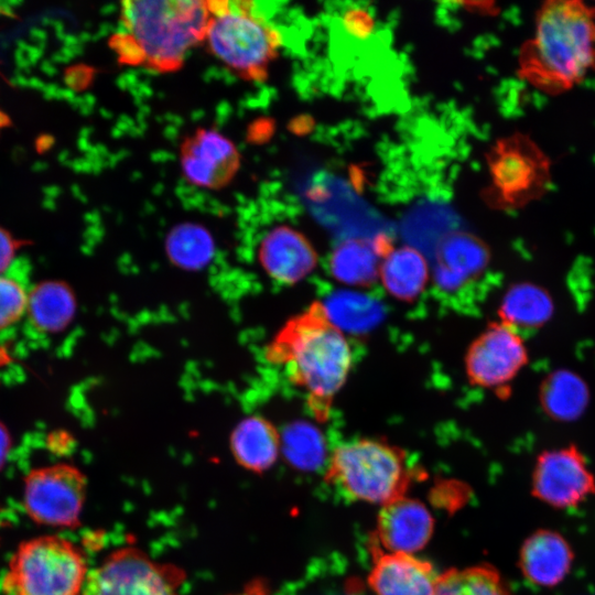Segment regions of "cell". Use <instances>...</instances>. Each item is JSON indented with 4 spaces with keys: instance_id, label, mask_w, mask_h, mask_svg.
I'll return each mask as SVG.
<instances>
[{
    "instance_id": "obj_5",
    "label": "cell",
    "mask_w": 595,
    "mask_h": 595,
    "mask_svg": "<svg viewBox=\"0 0 595 595\" xmlns=\"http://www.w3.org/2000/svg\"><path fill=\"white\" fill-rule=\"evenodd\" d=\"M251 2L212 1L213 17L204 43L238 77L267 79L281 47L279 31L251 9Z\"/></svg>"
},
{
    "instance_id": "obj_15",
    "label": "cell",
    "mask_w": 595,
    "mask_h": 595,
    "mask_svg": "<svg viewBox=\"0 0 595 595\" xmlns=\"http://www.w3.org/2000/svg\"><path fill=\"white\" fill-rule=\"evenodd\" d=\"M440 573L414 554L375 548L368 585L375 595H433Z\"/></svg>"
},
{
    "instance_id": "obj_23",
    "label": "cell",
    "mask_w": 595,
    "mask_h": 595,
    "mask_svg": "<svg viewBox=\"0 0 595 595\" xmlns=\"http://www.w3.org/2000/svg\"><path fill=\"white\" fill-rule=\"evenodd\" d=\"M489 249L478 237L465 232L450 234L439 249V261L443 271L456 273L461 282L479 275L489 263ZM458 282V281H457Z\"/></svg>"
},
{
    "instance_id": "obj_31",
    "label": "cell",
    "mask_w": 595,
    "mask_h": 595,
    "mask_svg": "<svg viewBox=\"0 0 595 595\" xmlns=\"http://www.w3.org/2000/svg\"><path fill=\"white\" fill-rule=\"evenodd\" d=\"M235 595H271L262 582H251L241 592Z\"/></svg>"
},
{
    "instance_id": "obj_11",
    "label": "cell",
    "mask_w": 595,
    "mask_h": 595,
    "mask_svg": "<svg viewBox=\"0 0 595 595\" xmlns=\"http://www.w3.org/2000/svg\"><path fill=\"white\" fill-rule=\"evenodd\" d=\"M531 493L549 507L572 509L595 494V477L577 446L544 450L533 465Z\"/></svg>"
},
{
    "instance_id": "obj_13",
    "label": "cell",
    "mask_w": 595,
    "mask_h": 595,
    "mask_svg": "<svg viewBox=\"0 0 595 595\" xmlns=\"http://www.w3.org/2000/svg\"><path fill=\"white\" fill-rule=\"evenodd\" d=\"M257 258L269 278L284 285L303 281L318 263V255L310 239L289 225L275 226L263 235Z\"/></svg>"
},
{
    "instance_id": "obj_30",
    "label": "cell",
    "mask_w": 595,
    "mask_h": 595,
    "mask_svg": "<svg viewBox=\"0 0 595 595\" xmlns=\"http://www.w3.org/2000/svg\"><path fill=\"white\" fill-rule=\"evenodd\" d=\"M12 440L8 429L0 421V469L3 467L10 452Z\"/></svg>"
},
{
    "instance_id": "obj_14",
    "label": "cell",
    "mask_w": 595,
    "mask_h": 595,
    "mask_svg": "<svg viewBox=\"0 0 595 595\" xmlns=\"http://www.w3.org/2000/svg\"><path fill=\"white\" fill-rule=\"evenodd\" d=\"M376 528L380 550L415 554L431 539L434 519L423 502L404 495L381 506Z\"/></svg>"
},
{
    "instance_id": "obj_9",
    "label": "cell",
    "mask_w": 595,
    "mask_h": 595,
    "mask_svg": "<svg viewBox=\"0 0 595 595\" xmlns=\"http://www.w3.org/2000/svg\"><path fill=\"white\" fill-rule=\"evenodd\" d=\"M181 575L134 548H122L88 572L80 595H180Z\"/></svg>"
},
{
    "instance_id": "obj_4",
    "label": "cell",
    "mask_w": 595,
    "mask_h": 595,
    "mask_svg": "<svg viewBox=\"0 0 595 595\" xmlns=\"http://www.w3.org/2000/svg\"><path fill=\"white\" fill-rule=\"evenodd\" d=\"M325 477L347 498L381 507L404 496L411 476L403 450L359 437L333 450Z\"/></svg>"
},
{
    "instance_id": "obj_27",
    "label": "cell",
    "mask_w": 595,
    "mask_h": 595,
    "mask_svg": "<svg viewBox=\"0 0 595 595\" xmlns=\"http://www.w3.org/2000/svg\"><path fill=\"white\" fill-rule=\"evenodd\" d=\"M28 296L15 281L0 278V329L15 323L26 310Z\"/></svg>"
},
{
    "instance_id": "obj_29",
    "label": "cell",
    "mask_w": 595,
    "mask_h": 595,
    "mask_svg": "<svg viewBox=\"0 0 595 595\" xmlns=\"http://www.w3.org/2000/svg\"><path fill=\"white\" fill-rule=\"evenodd\" d=\"M30 244V240L19 239L0 226V273L11 264L17 252Z\"/></svg>"
},
{
    "instance_id": "obj_10",
    "label": "cell",
    "mask_w": 595,
    "mask_h": 595,
    "mask_svg": "<svg viewBox=\"0 0 595 595\" xmlns=\"http://www.w3.org/2000/svg\"><path fill=\"white\" fill-rule=\"evenodd\" d=\"M85 475L61 463L32 469L24 479L23 506L29 517L52 527L78 524L86 497Z\"/></svg>"
},
{
    "instance_id": "obj_7",
    "label": "cell",
    "mask_w": 595,
    "mask_h": 595,
    "mask_svg": "<svg viewBox=\"0 0 595 595\" xmlns=\"http://www.w3.org/2000/svg\"><path fill=\"white\" fill-rule=\"evenodd\" d=\"M489 186L485 196L498 209L513 210L539 199L551 185V161L528 136L499 139L487 154Z\"/></svg>"
},
{
    "instance_id": "obj_22",
    "label": "cell",
    "mask_w": 595,
    "mask_h": 595,
    "mask_svg": "<svg viewBox=\"0 0 595 595\" xmlns=\"http://www.w3.org/2000/svg\"><path fill=\"white\" fill-rule=\"evenodd\" d=\"M31 323L41 332L58 333L65 329L76 312L73 289L63 281L39 283L28 296Z\"/></svg>"
},
{
    "instance_id": "obj_18",
    "label": "cell",
    "mask_w": 595,
    "mask_h": 595,
    "mask_svg": "<svg viewBox=\"0 0 595 595\" xmlns=\"http://www.w3.org/2000/svg\"><path fill=\"white\" fill-rule=\"evenodd\" d=\"M392 248L386 235L372 241L361 238L347 239L338 245L329 260V270L339 282L369 285L379 279L380 263Z\"/></svg>"
},
{
    "instance_id": "obj_25",
    "label": "cell",
    "mask_w": 595,
    "mask_h": 595,
    "mask_svg": "<svg viewBox=\"0 0 595 595\" xmlns=\"http://www.w3.org/2000/svg\"><path fill=\"white\" fill-rule=\"evenodd\" d=\"M433 595H511L500 573L488 564L441 573Z\"/></svg>"
},
{
    "instance_id": "obj_1",
    "label": "cell",
    "mask_w": 595,
    "mask_h": 595,
    "mask_svg": "<svg viewBox=\"0 0 595 595\" xmlns=\"http://www.w3.org/2000/svg\"><path fill=\"white\" fill-rule=\"evenodd\" d=\"M264 357L304 392L314 418L326 422L351 370L353 349L325 303L313 301L290 317L268 343Z\"/></svg>"
},
{
    "instance_id": "obj_16",
    "label": "cell",
    "mask_w": 595,
    "mask_h": 595,
    "mask_svg": "<svg viewBox=\"0 0 595 595\" xmlns=\"http://www.w3.org/2000/svg\"><path fill=\"white\" fill-rule=\"evenodd\" d=\"M574 553L566 539L551 529H539L527 537L519 551V569L534 586L552 588L570 574Z\"/></svg>"
},
{
    "instance_id": "obj_20",
    "label": "cell",
    "mask_w": 595,
    "mask_h": 595,
    "mask_svg": "<svg viewBox=\"0 0 595 595\" xmlns=\"http://www.w3.org/2000/svg\"><path fill=\"white\" fill-rule=\"evenodd\" d=\"M554 304L549 291L532 282L511 285L499 304V321L522 334L545 325L553 315Z\"/></svg>"
},
{
    "instance_id": "obj_17",
    "label": "cell",
    "mask_w": 595,
    "mask_h": 595,
    "mask_svg": "<svg viewBox=\"0 0 595 595\" xmlns=\"http://www.w3.org/2000/svg\"><path fill=\"white\" fill-rule=\"evenodd\" d=\"M235 461L253 473H262L274 465L282 445L281 433L267 418L252 414L244 418L229 439Z\"/></svg>"
},
{
    "instance_id": "obj_19",
    "label": "cell",
    "mask_w": 595,
    "mask_h": 595,
    "mask_svg": "<svg viewBox=\"0 0 595 595\" xmlns=\"http://www.w3.org/2000/svg\"><path fill=\"white\" fill-rule=\"evenodd\" d=\"M378 280L393 299L407 303L413 302L428 286L429 262L414 247H393L381 260Z\"/></svg>"
},
{
    "instance_id": "obj_21",
    "label": "cell",
    "mask_w": 595,
    "mask_h": 595,
    "mask_svg": "<svg viewBox=\"0 0 595 595\" xmlns=\"http://www.w3.org/2000/svg\"><path fill=\"white\" fill-rule=\"evenodd\" d=\"M589 391L576 372L559 369L550 372L539 388L540 407L545 415L558 422H572L588 404Z\"/></svg>"
},
{
    "instance_id": "obj_24",
    "label": "cell",
    "mask_w": 595,
    "mask_h": 595,
    "mask_svg": "<svg viewBox=\"0 0 595 595\" xmlns=\"http://www.w3.org/2000/svg\"><path fill=\"white\" fill-rule=\"evenodd\" d=\"M164 248L173 264L196 270L210 261L215 252V242L207 228L201 224L183 221L169 231Z\"/></svg>"
},
{
    "instance_id": "obj_12",
    "label": "cell",
    "mask_w": 595,
    "mask_h": 595,
    "mask_svg": "<svg viewBox=\"0 0 595 595\" xmlns=\"http://www.w3.org/2000/svg\"><path fill=\"white\" fill-rule=\"evenodd\" d=\"M241 165L235 142L213 127H201L180 145L183 177L196 187L218 191L231 183Z\"/></svg>"
},
{
    "instance_id": "obj_26",
    "label": "cell",
    "mask_w": 595,
    "mask_h": 595,
    "mask_svg": "<svg viewBox=\"0 0 595 595\" xmlns=\"http://www.w3.org/2000/svg\"><path fill=\"white\" fill-rule=\"evenodd\" d=\"M281 452L295 467L314 468L323 456L322 442L311 430L296 425L281 434Z\"/></svg>"
},
{
    "instance_id": "obj_28",
    "label": "cell",
    "mask_w": 595,
    "mask_h": 595,
    "mask_svg": "<svg viewBox=\"0 0 595 595\" xmlns=\"http://www.w3.org/2000/svg\"><path fill=\"white\" fill-rule=\"evenodd\" d=\"M342 25L349 35L365 40L374 32L375 20L364 8H349L342 17Z\"/></svg>"
},
{
    "instance_id": "obj_3",
    "label": "cell",
    "mask_w": 595,
    "mask_h": 595,
    "mask_svg": "<svg viewBox=\"0 0 595 595\" xmlns=\"http://www.w3.org/2000/svg\"><path fill=\"white\" fill-rule=\"evenodd\" d=\"M212 1L127 0L120 3L123 33L111 44L120 60L152 71H177L205 35Z\"/></svg>"
},
{
    "instance_id": "obj_8",
    "label": "cell",
    "mask_w": 595,
    "mask_h": 595,
    "mask_svg": "<svg viewBox=\"0 0 595 595\" xmlns=\"http://www.w3.org/2000/svg\"><path fill=\"white\" fill-rule=\"evenodd\" d=\"M528 363L523 334L498 320L489 323L467 347L464 371L470 386L507 396Z\"/></svg>"
},
{
    "instance_id": "obj_32",
    "label": "cell",
    "mask_w": 595,
    "mask_h": 595,
    "mask_svg": "<svg viewBox=\"0 0 595 595\" xmlns=\"http://www.w3.org/2000/svg\"><path fill=\"white\" fill-rule=\"evenodd\" d=\"M11 118L0 108V136L7 128L11 127Z\"/></svg>"
},
{
    "instance_id": "obj_2",
    "label": "cell",
    "mask_w": 595,
    "mask_h": 595,
    "mask_svg": "<svg viewBox=\"0 0 595 595\" xmlns=\"http://www.w3.org/2000/svg\"><path fill=\"white\" fill-rule=\"evenodd\" d=\"M595 69V6L551 0L536 13L532 36L518 56V74L533 88L559 95Z\"/></svg>"
},
{
    "instance_id": "obj_6",
    "label": "cell",
    "mask_w": 595,
    "mask_h": 595,
    "mask_svg": "<svg viewBox=\"0 0 595 595\" xmlns=\"http://www.w3.org/2000/svg\"><path fill=\"white\" fill-rule=\"evenodd\" d=\"M87 564L82 551L58 536L23 542L2 580L4 595H80Z\"/></svg>"
},
{
    "instance_id": "obj_33",
    "label": "cell",
    "mask_w": 595,
    "mask_h": 595,
    "mask_svg": "<svg viewBox=\"0 0 595 595\" xmlns=\"http://www.w3.org/2000/svg\"><path fill=\"white\" fill-rule=\"evenodd\" d=\"M0 78H1V80H6L8 83L6 76L1 73V71H0Z\"/></svg>"
}]
</instances>
